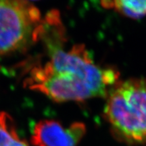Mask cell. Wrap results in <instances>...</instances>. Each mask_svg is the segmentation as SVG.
Segmentation results:
<instances>
[{
	"label": "cell",
	"instance_id": "6da1fadb",
	"mask_svg": "<svg viewBox=\"0 0 146 146\" xmlns=\"http://www.w3.org/2000/svg\"><path fill=\"white\" fill-rule=\"evenodd\" d=\"M48 48L50 60L43 65L35 66L25 84L55 102L83 101L105 96L109 87L118 81V71L96 64L85 45H75L64 50L54 42Z\"/></svg>",
	"mask_w": 146,
	"mask_h": 146
},
{
	"label": "cell",
	"instance_id": "7a4b0ae2",
	"mask_svg": "<svg viewBox=\"0 0 146 146\" xmlns=\"http://www.w3.org/2000/svg\"><path fill=\"white\" fill-rule=\"evenodd\" d=\"M104 116L114 135L131 144H146V79L120 82L108 92Z\"/></svg>",
	"mask_w": 146,
	"mask_h": 146
},
{
	"label": "cell",
	"instance_id": "3957f363",
	"mask_svg": "<svg viewBox=\"0 0 146 146\" xmlns=\"http://www.w3.org/2000/svg\"><path fill=\"white\" fill-rule=\"evenodd\" d=\"M40 12L27 0H0V55L36 39L43 27Z\"/></svg>",
	"mask_w": 146,
	"mask_h": 146
},
{
	"label": "cell",
	"instance_id": "277c9868",
	"mask_svg": "<svg viewBox=\"0 0 146 146\" xmlns=\"http://www.w3.org/2000/svg\"><path fill=\"white\" fill-rule=\"evenodd\" d=\"M86 131L81 123L64 127L54 120H43L34 127L32 143L35 146H77Z\"/></svg>",
	"mask_w": 146,
	"mask_h": 146
},
{
	"label": "cell",
	"instance_id": "5b68a950",
	"mask_svg": "<svg viewBox=\"0 0 146 146\" xmlns=\"http://www.w3.org/2000/svg\"><path fill=\"white\" fill-rule=\"evenodd\" d=\"M102 6L123 15L139 18L146 15V0H101Z\"/></svg>",
	"mask_w": 146,
	"mask_h": 146
},
{
	"label": "cell",
	"instance_id": "8992f818",
	"mask_svg": "<svg viewBox=\"0 0 146 146\" xmlns=\"http://www.w3.org/2000/svg\"><path fill=\"white\" fill-rule=\"evenodd\" d=\"M0 146H30L18 135L13 119L0 112Z\"/></svg>",
	"mask_w": 146,
	"mask_h": 146
},
{
	"label": "cell",
	"instance_id": "52a82bcc",
	"mask_svg": "<svg viewBox=\"0 0 146 146\" xmlns=\"http://www.w3.org/2000/svg\"><path fill=\"white\" fill-rule=\"evenodd\" d=\"M27 1H28V0H27ZM33 1H34V0H33Z\"/></svg>",
	"mask_w": 146,
	"mask_h": 146
}]
</instances>
